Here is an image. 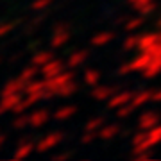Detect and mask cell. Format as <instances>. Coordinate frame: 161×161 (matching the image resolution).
<instances>
[{"instance_id":"cell-37","label":"cell","mask_w":161,"mask_h":161,"mask_svg":"<svg viewBox=\"0 0 161 161\" xmlns=\"http://www.w3.org/2000/svg\"><path fill=\"white\" fill-rule=\"evenodd\" d=\"M2 113H6V111H4V109H2V108H0V115H2Z\"/></svg>"},{"instance_id":"cell-18","label":"cell","mask_w":161,"mask_h":161,"mask_svg":"<svg viewBox=\"0 0 161 161\" xmlns=\"http://www.w3.org/2000/svg\"><path fill=\"white\" fill-rule=\"evenodd\" d=\"M75 106H63V108H59L56 113H54V118L56 120H68L72 116L75 115Z\"/></svg>"},{"instance_id":"cell-20","label":"cell","mask_w":161,"mask_h":161,"mask_svg":"<svg viewBox=\"0 0 161 161\" xmlns=\"http://www.w3.org/2000/svg\"><path fill=\"white\" fill-rule=\"evenodd\" d=\"M32 150H36V145H32L31 142H27V143H20L18 145V149H16V152H14V158L16 159H20V158H25V156H29V154H32Z\"/></svg>"},{"instance_id":"cell-34","label":"cell","mask_w":161,"mask_h":161,"mask_svg":"<svg viewBox=\"0 0 161 161\" xmlns=\"http://www.w3.org/2000/svg\"><path fill=\"white\" fill-rule=\"evenodd\" d=\"M11 29H13V25H11V23H4V25L0 27V38H2V36H6Z\"/></svg>"},{"instance_id":"cell-25","label":"cell","mask_w":161,"mask_h":161,"mask_svg":"<svg viewBox=\"0 0 161 161\" xmlns=\"http://www.w3.org/2000/svg\"><path fill=\"white\" fill-rule=\"evenodd\" d=\"M74 92H75V82L74 80H70L68 84H64V86L59 90L58 95H61V97H68V95H72Z\"/></svg>"},{"instance_id":"cell-28","label":"cell","mask_w":161,"mask_h":161,"mask_svg":"<svg viewBox=\"0 0 161 161\" xmlns=\"http://www.w3.org/2000/svg\"><path fill=\"white\" fill-rule=\"evenodd\" d=\"M52 0H34L32 2V9L34 11H41V9H47V7L50 6Z\"/></svg>"},{"instance_id":"cell-15","label":"cell","mask_w":161,"mask_h":161,"mask_svg":"<svg viewBox=\"0 0 161 161\" xmlns=\"http://www.w3.org/2000/svg\"><path fill=\"white\" fill-rule=\"evenodd\" d=\"M159 72H161V58H154L150 61V64L142 72V74H143V77H147V79H152V77H156Z\"/></svg>"},{"instance_id":"cell-26","label":"cell","mask_w":161,"mask_h":161,"mask_svg":"<svg viewBox=\"0 0 161 161\" xmlns=\"http://www.w3.org/2000/svg\"><path fill=\"white\" fill-rule=\"evenodd\" d=\"M138 40H140V36H129V38L124 41V48H125V50L138 48Z\"/></svg>"},{"instance_id":"cell-16","label":"cell","mask_w":161,"mask_h":161,"mask_svg":"<svg viewBox=\"0 0 161 161\" xmlns=\"http://www.w3.org/2000/svg\"><path fill=\"white\" fill-rule=\"evenodd\" d=\"M48 120V113H47L45 109H40V111H34L32 115L29 116V125L32 127H40L43 125L45 122Z\"/></svg>"},{"instance_id":"cell-27","label":"cell","mask_w":161,"mask_h":161,"mask_svg":"<svg viewBox=\"0 0 161 161\" xmlns=\"http://www.w3.org/2000/svg\"><path fill=\"white\" fill-rule=\"evenodd\" d=\"M142 23H143V18H142V14H140L138 18H132L131 22H127V23H125V29L129 31V32H132L134 29H138Z\"/></svg>"},{"instance_id":"cell-6","label":"cell","mask_w":161,"mask_h":161,"mask_svg":"<svg viewBox=\"0 0 161 161\" xmlns=\"http://www.w3.org/2000/svg\"><path fill=\"white\" fill-rule=\"evenodd\" d=\"M20 102H22V93H11L0 97V108L4 111H13Z\"/></svg>"},{"instance_id":"cell-12","label":"cell","mask_w":161,"mask_h":161,"mask_svg":"<svg viewBox=\"0 0 161 161\" xmlns=\"http://www.w3.org/2000/svg\"><path fill=\"white\" fill-rule=\"evenodd\" d=\"M149 100H152V92H140V93H134V95H132V98H131V102L129 104L136 109V108L145 106Z\"/></svg>"},{"instance_id":"cell-24","label":"cell","mask_w":161,"mask_h":161,"mask_svg":"<svg viewBox=\"0 0 161 161\" xmlns=\"http://www.w3.org/2000/svg\"><path fill=\"white\" fill-rule=\"evenodd\" d=\"M102 124H104V120L100 118V116H98V118H92V120L86 124L84 131H88V132H97V134H98V131H100Z\"/></svg>"},{"instance_id":"cell-10","label":"cell","mask_w":161,"mask_h":161,"mask_svg":"<svg viewBox=\"0 0 161 161\" xmlns=\"http://www.w3.org/2000/svg\"><path fill=\"white\" fill-rule=\"evenodd\" d=\"M25 82L20 79H14V80H9L6 86H4V90H2V95H11V93H23L25 92Z\"/></svg>"},{"instance_id":"cell-8","label":"cell","mask_w":161,"mask_h":161,"mask_svg":"<svg viewBox=\"0 0 161 161\" xmlns=\"http://www.w3.org/2000/svg\"><path fill=\"white\" fill-rule=\"evenodd\" d=\"M158 41H161V32H149V34L140 36L138 40V50H147L152 45H156Z\"/></svg>"},{"instance_id":"cell-5","label":"cell","mask_w":161,"mask_h":161,"mask_svg":"<svg viewBox=\"0 0 161 161\" xmlns=\"http://www.w3.org/2000/svg\"><path fill=\"white\" fill-rule=\"evenodd\" d=\"M61 72H63V63L59 59H52V61H48L47 64H43L40 68V74L43 77H54V75L61 74Z\"/></svg>"},{"instance_id":"cell-31","label":"cell","mask_w":161,"mask_h":161,"mask_svg":"<svg viewBox=\"0 0 161 161\" xmlns=\"http://www.w3.org/2000/svg\"><path fill=\"white\" fill-rule=\"evenodd\" d=\"M150 2H154V0H129V4H131L134 9H140V7L147 6V4H150Z\"/></svg>"},{"instance_id":"cell-11","label":"cell","mask_w":161,"mask_h":161,"mask_svg":"<svg viewBox=\"0 0 161 161\" xmlns=\"http://www.w3.org/2000/svg\"><path fill=\"white\" fill-rule=\"evenodd\" d=\"M113 88L109 86H100V84H97V86H93V98H97V100H109L111 97H113Z\"/></svg>"},{"instance_id":"cell-33","label":"cell","mask_w":161,"mask_h":161,"mask_svg":"<svg viewBox=\"0 0 161 161\" xmlns=\"http://www.w3.org/2000/svg\"><path fill=\"white\" fill-rule=\"evenodd\" d=\"M147 138V131H143V132H138L134 138H132V145H138V143H142L143 140Z\"/></svg>"},{"instance_id":"cell-32","label":"cell","mask_w":161,"mask_h":161,"mask_svg":"<svg viewBox=\"0 0 161 161\" xmlns=\"http://www.w3.org/2000/svg\"><path fill=\"white\" fill-rule=\"evenodd\" d=\"M23 125H29V116H18L14 120V127H23Z\"/></svg>"},{"instance_id":"cell-21","label":"cell","mask_w":161,"mask_h":161,"mask_svg":"<svg viewBox=\"0 0 161 161\" xmlns=\"http://www.w3.org/2000/svg\"><path fill=\"white\" fill-rule=\"evenodd\" d=\"M116 132H118V127L116 125H106V127H100V131H98V138L100 140H111L116 136Z\"/></svg>"},{"instance_id":"cell-13","label":"cell","mask_w":161,"mask_h":161,"mask_svg":"<svg viewBox=\"0 0 161 161\" xmlns=\"http://www.w3.org/2000/svg\"><path fill=\"white\" fill-rule=\"evenodd\" d=\"M115 40V34L113 32H108V31H102V32H97V34L92 38V45L93 47H104L108 45L109 41Z\"/></svg>"},{"instance_id":"cell-4","label":"cell","mask_w":161,"mask_h":161,"mask_svg":"<svg viewBox=\"0 0 161 161\" xmlns=\"http://www.w3.org/2000/svg\"><path fill=\"white\" fill-rule=\"evenodd\" d=\"M132 95H134V93H129V92L116 93V95H113V97L108 100V108H109V109H118L122 106H125L127 102H131Z\"/></svg>"},{"instance_id":"cell-2","label":"cell","mask_w":161,"mask_h":161,"mask_svg":"<svg viewBox=\"0 0 161 161\" xmlns=\"http://www.w3.org/2000/svg\"><path fill=\"white\" fill-rule=\"evenodd\" d=\"M70 80H74V74L72 72H61V74L54 75V77H45L47 90L52 92V95H58V92L64 84H68Z\"/></svg>"},{"instance_id":"cell-3","label":"cell","mask_w":161,"mask_h":161,"mask_svg":"<svg viewBox=\"0 0 161 161\" xmlns=\"http://www.w3.org/2000/svg\"><path fill=\"white\" fill-rule=\"evenodd\" d=\"M61 140H63V134H61V132H52V134H47L45 138L40 140V142L36 143V150H38V152H47V150L58 147V145L61 143Z\"/></svg>"},{"instance_id":"cell-9","label":"cell","mask_w":161,"mask_h":161,"mask_svg":"<svg viewBox=\"0 0 161 161\" xmlns=\"http://www.w3.org/2000/svg\"><path fill=\"white\" fill-rule=\"evenodd\" d=\"M158 124H159V116L156 113H145V115L140 116V120H138V127L142 131H150Z\"/></svg>"},{"instance_id":"cell-7","label":"cell","mask_w":161,"mask_h":161,"mask_svg":"<svg viewBox=\"0 0 161 161\" xmlns=\"http://www.w3.org/2000/svg\"><path fill=\"white\" fill-rule=\"evenodd\" d=\"M68 40H70V31L66 27H58V29L54 31V34H52L50 45L54 48H59V47H63Z\"/></svg>"},{"instance_id":"cell-14","label":"cell","mask_w":161,"mask_h":161,"mask_svg":"<svg viewBox=\"0 0 161 161\" xmlns=\"http://www.w3.org/2000/svg\"><path fill=\"white\" fill-rule=\"evenodd\" d=\"M86 58H88V52L86 50H77V52H74V54L68 58L66 64H68L70 68H77V66H80V64L86 61Z\"/></svg>"},{"instance_id":"cell-30","label":"cell","mask_w":161,"mask_h":161,"mask_svg":"<svg viewBox=\"0 0 161 161\" xmlns=\"http://www.w3.org/2000/svg\"><path fill=\"white\" fill-rule=\"evenodd\" d=\"M147 50H149L154 58H161V41H158L156 45H152L150 48H147Z\"/></svg>"},{"instance_id":"cell-35","label":"cell","mask_w":161,"mask_h":161,"mask_svg":"<svg viewBox=\"0 0 161 161\" xmlns=\"http://www.w3.org/2000/svg\"><path fill=\"white\" fill-rule=\"evenodd\" d=\"M152 100L154 102H161V90H154L152 92Z\"/></svg>"},{"instance_id":"cell-36","label":"cell","mask_w":161,"mask_h":161,"mask_svg":"<svg viewBox=\"0 0 161 161\" xmlns=\"http://www.w3.org/2000/svg\"><path fill=\"white\" fill-rule=\"evenodd\" d=\"M2 143H4V138H2V136H0V147H2Z\"/></svg>"},{"instance_id":"cell-1","label":"cell","mask_w":161,"mask_h":161,"mask_svg":"<svg viewBox=\"0 0 161 161\" xmlns=\"http://www.w3.org/2000/svg\"><path fill=\"white\" fill-rule=\"evenodd\" d=\"M154 59V56L150 54L149 50H140V56L132 59L129 64L122 66L120 68V74H129V72H143L147 66L150 64V61Z\"/></svg>"},{"instance_id":"cell-22","label":"cell","mask_w":161,"mask_h":161,"mask_svg":"<svg viewBox=\"0 0 161 161\" xmlns=\"http://www.w3.org/2000/svg\"><path fill=\"white\" fill-rule=\"evenodd\" d=\"M52 59H54V58H52L50 52H38L34 58H32V64L38 66V68H41L43 64H47L48 61H52Z\"/></svg>"},{"instance_id":"cell-17","label":"cell","mask_w":161,"mask_h":161,"mask_svg":"<svg viewBox=\"0 0 161 161\" xmlns=\"http://www.w3.org/2000/svg\"><path fill=\"white\" fill-rule=\"evenodd\" d=\"M147 142H149L150 147H156L158 143H161V124H158L150 131H147Z\"/></svg>"},{"instance_id":"cell-29","label":"cell","mask_w":161,"mask_h":161,"mask_svg":"<svg viewBox=\"0 0 161 161\" xmlns=\"http://www.w3.org/2000/svg\"><path fill=\"white\" fill-rule=\"evenodd\" d=\"M156 9V2H150V4H147V6H143V7H140L138 9V13L143 16V14H149V13H152Z\"/></svg>"},{"instance_id":"cell-19","label":"cell","mask_w":161,"mask_h":161,"mask_svg":"<svg viewBox=\"0 0 161 161\" xmlns=\"http://www.w3.org/2000/svg\"><path fill=\"white\" fill-rule=\"evenodd\" d=\"M38 74H40V68L32 64V66H29V68L22 70V72H20V77H18V79H20V80H23L25 84H29L31 80H34V77H36Z\"/></svg>"},{"instance_id":"cell-23","label":"cell","mask_w":161,"mask_h":161,"mask_svg":"<svg viewBox=\"0 0 161 161\" xmlns=\"http://www.w3.org/2000/svg\"><path fill=\"white\" fill-rule=\"evenodd\" d=\"M98 80H100V72H97V70H86L84 72V82L88 86H97Z\"/></svg>"}]
</instances>
